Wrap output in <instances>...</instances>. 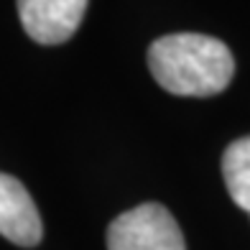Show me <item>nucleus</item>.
<instances>
[{
  "mask_svg": "<svg viewBox=\"0 0 250 250\" xmlns=\"http://www.w3.org/2000/svg\"><path fill=\"white\" fill-rule=\"evenodd\" d=\"M151 74L166 92L212 97L230 84L235 59L220 39L204 33H168L148 49Z\"/></svg>",
  "mask_w": 250,
  "mask_h": 250,
  "instance_id": "obj_1",
  "label": "nucleus"
},
{
  "mask_svg": "<svg viewBox=\"0 0 250 250\" xmlns=\"http://www.w3.org/2000/svg\"><path fill=\"white\" fill-rule=\"evenodd\" d=\"M107 250H187L179 222L164 204H138L107 227Z\"/></svg>",
  "mask_w": 250,
  "mask_h": 250,
  "instance_id": "obj_2",
  "label": "nucleus"
},
{
  "mask_svg": "<svg viewBox=\"0 0 250 250\" xmlns=\"http://www.w3.org/2000/svg\"><path fill=\"white\" fill-rule=\"evenodd\" d=\"M87 10V0H18L26 33L43 46H56L74 36Z\"/></svg>",
  "mask_w": 250,
  "mask_h": 250,
  "instance_id": "obj_3",
  "label": "nucleus"
},
{
  "mask_svg": "<svg viewBox=\"0 0 250 250\" xmlns=\"http://www.w3.org/2000/svg\"><path fill=\"white\" fill-rule=\"evenodd\" d=\"M0 235L21 248H33L43 237L36 202L16 176L0 174Z\"/></svg>",
  "mask_w": 250,
  "mask_h": 250,
  "instance_id": "obj_4",
  "label": "nucleus"
},
{
  "mask_svg": "<svg viewBox=\"0 0 250 250\" xmlns=\"http://www.w3.org/2000/svg\"><path fill=\"white\" fill-rule=\"evenodd\" d=\"M222 179L232 202L250 214V135L232 141L225 148Z\"/></svg>",
  "mask_w": 250,
  "mask_h": 250,
  "instance_id": "obj_5",
  "label": "nucleus"
}]
</instances>
